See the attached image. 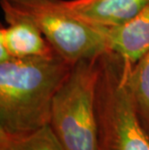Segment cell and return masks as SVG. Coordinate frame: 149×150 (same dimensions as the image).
I'll return each instance as SVG.
<instances>
[{
    "mask_svg": "<svg viewBox=\"0 0 149 150\" xmlns=\"http://www.w3.org/2000/svg\"><path fill=\"white\" fill-rule=\"evenodd\" d=\"M73 66L57 52L0 62V131L25 133L47 125L53 99Z\"/></svg>",
    "mask_w": 149,
    "mask_h": 150,
    "instance_id": "6da1fadb",
    "label": "cell"
},
{
    "mask_svg": "<svg viewBox=\"0 0 149 150\" xmlns=\"http://www.w3.org/2000/svg\"><path fill=\"white\" fill-rule=\"evenodd\" d=\"M131 66L116 53L105 52L99 56L97 150H149V137L138 118L129 85Z\"/></svg>",
    "mask_w": 149,
    "mask_h": 150,
    "instance_id": "7a4b0ae2",
    "label": "cell"
},
{
    "mask_svg": "<svg viewBox=\"0 0 149 150\" xmlns=\"http://www.w3.org/2000/svg\"><path fill=\"white\" fill-rule=\"evenodd\" d=\"M0 5L7 23L30 21L53 50L73 64L107 52L102 28L76 18L63 0H0Z\"/></svg>",
    "mask_w": 149,
    "mask_h": 150,
    "instance_id": "3957f363",
    "label": "cell"
},
{
    "mask_svg": "<svg viewBox=\"0 0 149 150\" xmlns=\"http://www.w3.org/2000/svg\"><path fill=\"white\" fill-rule=\"evenodd\" d=\"M98 75L99 57L75 63L53 99L49 124L65 150H97Z\"/></svg>",
    "mask_w": 149,
    "mask_h": 150,
    "instance_id": "277c9868",
    "label": "cell"
},
{
    "mask_svg": "<svg viewBox=\"0 0 149 150\" xmlns=\"http://www.w3.org/2000/svg\"><path fill=\"white\" fill-rule=\"evenodd\" d=\"M107 52L134 65L149 52V3L124 23L102 28Z\"/></svg>",
    "mask_w": 149,
    "mask_h": 150,
    "instance_id": "5b68a950",
    "label": "cell"
},
{
    "mask_svg": "<svg viewBox=\"0 0 149 150\" xmlns=\"http://www.w3.org/2000/svg\"><path fill=\"white\" fill-rule=\"evenodd\" d=\"M65 7L78 20L94 27L124 23L149 3V0H63Z\"/></svg>",
    "mask_w": 149,
    "mask_h": 150,
    "instance_id": "8992f818",
    "label": "cell"
},
{
    "mask_svg": "<svg viewBox=\"0 0 149 150\" xmlns=\"http://www.w3.org/2000/svg\"><path fill=\"white\" fill-rule=\"evenodd\" d=\"M0 28V62L9 59L47 57L56 52L30 21L18 20Z\"/></svg>",
    "mask_w": 149,
    "mask_h": 150,
    "instance_id": "52a82bcc",
    "label": "cell"
},
{
    "mask_svg": "<svg viewBox=\"0 0 149 150\" xmlns=\"http://www.w3.org/2000/svg\"><path fill=\"white\" fill-rule=\"evenodd\" d=\"M0 150H65L49 124L25 133L0 131Z\"/></svg>",
    "mask_w": 149,
    "mask_h": 150,
    "instance_id": "ba28073f",
    "label": "cell"
},
{
    "mask_svg": "<svg viewBox=\"0 0 149 150\" xmlns=\"http://www.w3.org/2000/svg\"><path fill=\"white\" fill-rule=\"evenodd\" d=\"M129 85L138 118L149 137V52L131 66Z\"/></svg>",
    "mask_w": 149,
    "mask_h": 150,
    "instance_id": "9c48e42d",
    "label": "cell"
}]
</instances>
